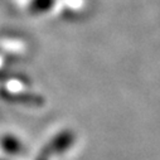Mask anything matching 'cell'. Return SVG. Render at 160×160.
Masks as SVG:
<instances>
[{"mask_svg": "<svg viewBox=\"0 0 160 160\" xmlns=\"http://www.w3.org/2000/svg\"><path fill=\"white\" fill-rule=\"evenodd\" d=\"M74 140H76V136L71 130H62L61 132H58L51 139V141L44 149L48 151L49 155L52 154L62 155L73 146Z\"/></svg>", "mask_w": 160, "mask_h": 160, "instance_id": "6da1fadb", "label": "cell"}, {"mask_svg": "<svg viewBox=\"0 0 160 160\" xmlns=\"http://www.w3.org/2000/svg\"><path fill=\"white\" fill-rule=\"evenodd\" d=\"M0 145H2L3 150L10 155H19L23 151V144L22 141L14 136V135H4L0 140Z\"/></svg>", "mask_w": 160, "mask_h": 160, "instance_id": "7a4b0ae2", "label": "cell"}, {"mask_svg": "<svg viewBox=\"0 0 160 160\" xmlns=\"http://www.w3.org/2000/svg\"><path fill=\"white\" fill-rule=\"evenodd\" d=\"M48 159H49V154H48V151L46 149H43L42 152L38 155V158L35 160H48Z\"/></svg>", "mask_w": 160, "mask_h": 160, "instance_id": "3957f363", "label": "cell"}]
</instances>
